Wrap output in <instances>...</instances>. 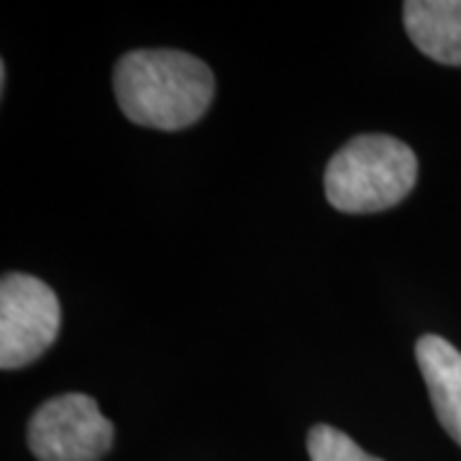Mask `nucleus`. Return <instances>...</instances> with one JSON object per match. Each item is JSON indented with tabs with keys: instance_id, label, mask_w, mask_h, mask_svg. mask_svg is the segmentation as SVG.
Returning a JSON list of instances; mask_svg holds the SVG:
<instances>
[{
	"instance_id": "obj_3",
	"label": "nucleus",
	"mask_w": 461,
	"mask_h": 461,
	"mask_svg": "<svg viewBox=\"0 0 461 461\" xmlns=\"http://www.w3.org/2000/svg\"><path fill=\"white\" fill-rule=\"evenodd\" d=\"M113 436L98 402L80 393L51 397L29 420V448L39 461H100Z\"/></svg>"
},
{
	"instance_id": "obj_7",
	"label": "nucleus",
	"mask_w": 461,
	"mask_h": 461,
	"mask_svg": "<svg viewBox=\"0 0 461 461\" xmlns=\"http://www.w3.org/2000/svg\"><path fill=\"white\" fill-rule=\"evenodd\" d=\"M311 461H382L369 456L344 430L333 426H313L308 433Z\"/></svg>"
},
{
	"instance_id": "obj_4",
	"label": "nucleus",
	"mask_w": 461,
	"mask_h": 461,
	"mask_svg": "<svg viewBox=\"0 0 461 461\" xmlns=\"http://www.w3.org/2000/svg\"><path fill=\"white\" fill-rule=\"evenodd\" d=\"M59 300L32 275H5L0 282V366L21 369L36 362L59 333Z\"/></svg>"
},
{
	"instance_id": "obj_1",
	"label": "nucleus",
	"mask_w": 461,
	"mask_h": 461,
	"mask_svg": "<svg viewBox=\"0 0 461 461\" xmlns=\"http://www.w3.org/2000/svg\"><path fill=\"white\" fill-rule=\"evenodd\" d=\"M113 90L129 121L180 131L200 121L215 93V77L203 59L177 50H136L121 57Z\"/></svg>"
},
{
	"instance_id": "obj_6",
	"label": "nucleus",
	"mask_w": 461,
	"mask_h": 461,
	"mask_svg": "<svg viewBox=\"0 0 461 461\" xmlns=\"http://www.w3.org/2000/svg\"><path fill=\"white\" fill-rule=\"evenodd\" d=\"M402 21L411 41L426 57L461 67V0H408Z\"/></svg>"
},
{
	"instance_id": "obj_2",
	"label": "nucleus",
	"mask_w": 461,
	"mask_h": 461,
	"mask_svg": "<svg viewBox=\"0 0 461 461\" xmlns=\"http://www.w3.org/2000/svg\"><path fill=\"white\" fill-rule=\"evenodd\" d=\"M418 180L412 149L395 136L351 139L326 167V198L341 213H379L408 198Z\"/></svg>"
},
{
	"instance_id": "obj_5",
	"label": "nucleus",
	"mask_w": 461,
	"mask_h": 461,
	"mask_svg": "<svg viewBox=\"0 0 461 461\" xmlns=\"http://www.w3.org/2000/svg\"><path fill=\"white\" fill-rule=\"evenodd\" d=\"M415 359L441 426L461 446V351L441 336L429 333L418 339Z\"/></svg>"
}]
</instances>
